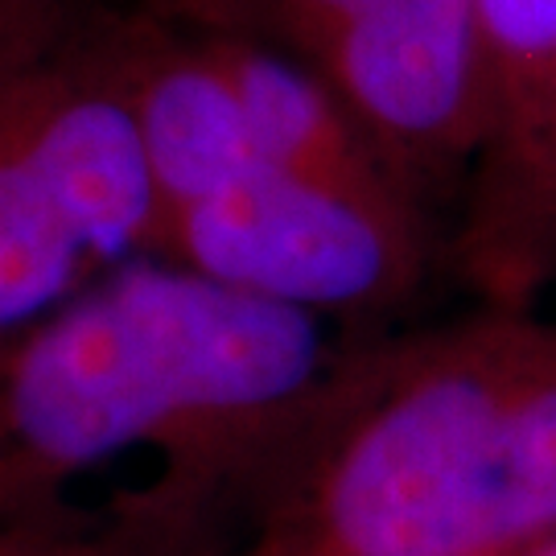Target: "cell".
Returning a JSON list of instances; mask_svg holds the SVG:
<instances>
[{
	"label": "cell",
	"instance_id": "6da1fadb",
	"mask_svg": "<svg viewBox=\"0 0 556 556\" xmlns=\"http://www.w3.org/2000/svg\"><path fill=\"white\" fill-rule=\"evenodd\" d=\"M116 34L153 186L149 256L321 318L413 298L445 252L438 215L314 75L153 9Z\"/></svg>",
	"mask_w": 556,
	"mask_h": 556
},
{
	"label": "cell",
	"instance_id": "7a4b0ae2",
	"mask_svg": "<svg viewBox=\"0 0 556 556\" xmlns=\"http://www.w3.org/2000/svg\"><path fill=\"white\" fill-rule=\"evenodd\" d=\"M260 556H528L556 540V321L478 305L338 367Z\"/></svg>",
	"mask_w": 556,
	"mask_h": 556
},
{
	"label": "cell",
	"instance_id": "3957f363",
	"mask_svg": "<svg viewBox=\"0 0 556 556\" xmlns=\"http://www.w3.org/2000/svg\"><path fill=\"white\" fill-rule=\"evenodd\" d=\"M326 321L169 260H128L0 346V475L21 503L128 454L190 475L264 466L334 379Z\"/></svg>",
	"mask_w": 556,
	"mask_h": 556
},
{
	"label": "cell",
	"instance_id": "277c9868",
	"mask_svg": "<svg viewBox=\"0 0 556 556\" xmlns=\"http://www.w3.org/2000/svg\"><path fill=\"white\" fill-rule=\"evenodd\" d=\"M153 186L116 13L0 9V346L149 256Z\"/></svg>",
	"mask_w": 556,
	"mask_h": 556
},
{
	"label": "cell",
	"instance_id": "5b68a950",
	"mask_svg": "<svg viewBox=\"0 0 556 556\" xmlns=\"http://www.w3.org/2000/svg\"><path fill=\"white\" fill-rule=\"evenodd\" d=\"M149 9L298 62L400 186L450 223L475 144L478 0H153Z\"/></svg>",
	"mask_w": 556,
	"mask_h": 556
},
{
	"label": "cell",
	"instance_id": "8992f818",
	"mask_svg": "<svg viewBox=\"0 0 556 556\" xmlns=\"http://www.w3.org/2000/svg\"><path fill=\"white\" fill-rule=\"evenodd\" d=\"M482 305L556 285V0H478L475 144L445 252Z\"/></svg>",
	"mask_w": 556,
	"mask_h": 556
},
{
	"label": "cell",
	"instance_id": "52a82bcc",
	"mask_svg": "<svg viewBox=\"0 0 556 556\" xmlns=\"http://www.w3.org/2000/svg\"><path fill=\"white\" fill-rule=\"evenodd\" d=\"M0 556H66V553H54V548H34V544H25V540H4V544H0Z\"/></svg>",
	"mask_w": 556,
	"mask_h": 556
},
{
	"label": "cell",
	"instance_id": "ba28073f",
	"mask_svg": "<svg viewBox=\"0 0 556 556\" xmlns=\"http://www.w3.org/2000/svg\"><path fill=\"white\" fill-rule=\"evenodd\" d=\"M9 507H17V498H13L9 482H4V475H0V511H9Z\"/></svg>",
	"mask_w": 556,
	"mask_h": 556
},
{
	"label": "cell",
	"instance_id": "9c48e42d",
	"mask_svg": "<svg viewBox=\"0 0 556 556\" xmlns=\"http://www.w3.org/2000/svg\"><path fill=\"white\" fill-rule=\"evenodd\" d=\"M528 556H556V540L553 544H544V548H536V553H528Z\"/></svg>",
	"mask_w": 556,
	"mask_h": 556
},
{
	"label": "cell",
	"instance_id": "30bf717a",
	"mask_svg": "<svg viewBox=\"0 0 556 556\" xmlns=\"http://www.w3.org/2000/svg\"><path fill=\"white\" fill-rule=\"evenodd\" d=\"M66 556H83V553H66Z\"/></svg>",
	"mask_w": 556,
	"mask_h": 556
},
{
	"label": "cell",
	"instance_id": "8fae6325",
	"mask_svg": "<svg viewBox=\"0 0 556 556\" xmlns=\"http://www.w3.org/2000/svg\"><path fill=\"white\" fill-rule=\"evenodd\" d=\"M0 9H4V4H0Z\"/></svg>",
	"mask_w": 556,
	"mask_h": 556
}]
</instances>
